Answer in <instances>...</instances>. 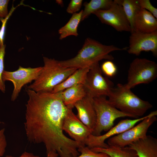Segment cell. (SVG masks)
<instances>
[{"label":"cell","instance_id":"cell-30","mask_svg":"<svg viewBox=\"0 0 157 157\" xmlns=\"http://www.w3.org/2000/svg\"><path fill=\"white\" fill-rule=\"evenodd\" d=\"M11 13H9L8 15L6 17L0 19L2 23V25L0 29V46L4 44L3 41L6 23L8 19L11 15Z\"/></svg>","mask_w":157,"mask_h":157},{"label":"cell","instance_id":"cell-19","mask_svg":"<svg viewBox=\"0 0 157 157\" xmlns=\"http://www.w3.org/2000/svg\"><path fill=\"white\" fill-rule=\"evenodd\" d=\"M96 153H103L110 157H138L135 151L129 146L118 147L108 146L106 148H94L91 149Z\"/></svg>","mask_w":157,"mask_h":157},{"label":"cell","instance_id":"cell-18","mask_svg":"<svg viewBox=\"0 0 157 157\" xmlns=\"http://www.w3.org/2000/svg\"><path fill=\"white\" fill-rule=\"evenodd\" d=\"M89 69V68L77 69L64 81L56 86L51 92L56 93L79 84H83Z\"/></svg>","mask_w":157,"mask_h":157},{"label":"cell","instance_id":"cell-5","mask_svg":"<svg viewBox=\"0 0 157 157\" xmlns=\"http://www.w3.org/2000/svg\"><path fill=\"white\" fill-rule=\"evenodd\" d=\"M106 97L100 96L93 98L96 121L92 134L94 136L101 135L103 131H108L113 127L115 120L118 118L128 117L135 119L133 116L117 109Z\"/></svg>","mask_w":157,"mask_h":157},{"label":"cell","instance_id":"cell-22","mask_svg":"<svg viewBox=\"0 0 157 157\" xmlns=\"http://www.w3.org/2000/svg\"><path fill=\"white\" fill-rule=\"evenodd\" d=\"M122 6L130 23L131 33L132 31L134 19L140 7L138 0H114Z\"/></svg>","mask_w":157,"mask_h":157},{"label":"cell","instance_id":"cell-14","mask_svg":"<svg viewBox=\"0 0 157 157\" xmlns=\"http://www.w3.org/2000/svg\"><path fill=\"white\" fill-rule=\"evenodd\" d=\"M77 111L76 115L79 119L92 132L95 127L96 115L93 98L87 95L75 104Z\"/></svg>","mask_w":157,"mask_h":157},{"label":"cell","instance_id":"cell-16","mask_svg":"<svg viewBox=\"0 0 157 157\" xmlns=\"http://www.w3.org/2000/svg\"><path fill=\"white\" fill-rule=\"evenodd\" d=\"M128 146L135 151L138 157H157V139L151 135H147Z\"/></svg>","mask_w":157,"mask_h":157},{"label":"cell","instance_id":"cell-2","mask_svg":"<svg viewBox=\"0 0 157 157\" xmlns=\"http://www.w3.org/2000/svg\"><path fill=\"white\" fill-rule=\"evenodd\" d=\"M128 47L120 48L114 45H105L90 38L86 39L81 49L76 56L71 59L59 61L60 65L66 67L77 69L89 68L99 61L106 59L112 61L113 57L109 53L117 51L126 50Z\"/></svg>","mask_w":157,"mask_h":157},{"label":"cell","instance_id":"cell-31","mask_svg":"<svg viewBox=\"0 0 157 157\" xmlns=\"http://www.w3.org/2000/svg\"><path fill=\"white\" fill-rule=\"evenodd\" d=\"M5 157H15L11 155H6ZM17 157H42L41 156L34 155L32 153L25 151L19 156Z\"/></svg>","mask_w":157,"mask_h":157},{"label":"cell","instance_id":"cell-9","mask_svg":"<svg viewBox=\"0 0 157 157\" xmlns=\"http://www.w3.org/2000/svg\"><path fill=\"white\" fill-rule=\"evenodd\" d=\"M42 67H39L25 68L19 66L18 69L15 71L4 70L2 76L3 81H11L14 85L11 98L12 101L16 100L24 86L37 79L41 72Z\"/></svg>","mask_w":157,"mask_h":157},{"label":"cell","instance_id":"cell-28","mask_svg":"<svg viewBox=\"0 0 157 157\" xmlns=\"http://www.w3.org/2000/svg\"><path fill=\"white\" fill-rule=\"evenodd\" d=\"M5 131L4 128L0 129V157H2L4 155L7 146Z\"/></svg>","mask_w":157,"mask_h":157},{"label":"cell","instance_id":"cell-24","mask_svg":"<svg viewBox=\"0 0 157 157\" xmlns=\"http://www.w3.org/2000/svg\"><path fill=\"white\" fill-rule=\"evenodd\" d=\"M78 151L81 153V154L76 157H110L104 153L95 152L86 146L81 147L78 149Z\"/></svg>","mask_w":157,"mask_h":157},{"label":"cell","instance_id":"cell-12","mask_svg":"<svg viewBox=\"0 0 157 157\" xmlns=\"http://www.w3.org/2000/svg\"><path fill=\"white\" fill-rule=\"evenodd\" d=\"M150 115V113L146 116L137 119L121 120L117 125L103 135L96 136L90 134L86 140L85 145L90 149L96 147L107 148L109 146L105 142L106 140L133 127L137 123L148 117Z\"/></svg>","mask_w":157,"mask_h":157},{"label":"cell","instance_id":"cell-29","mask_svg":"<svg viewBox=\"0 0 157 157\" xmlns=\"http://www.w3.org/2000/svg\"><path fill=\"white\" fill-rule=\"evenodd\" d=\"M9 1L0 0V19L6 17L8 15V6Z\"/></svg>","mask_w":157,"mask_h":157},{"label":"cell","instance_id":"cell-27","mask_svg":"<svg viewBox=\"0 0 157 157\" xmlns=\"http://www.w3.org/2000/svg\"><path fill=\"white\" fill-rule=\"evenodd\" d=\"M83 1L82 0H72L70 1L67 9V12L69 13H76L80 9Z\"/></svg>","mask_w":157,"mask_h":157},{"label":"cell","instance_id":"cell-33","mask_svg":"<svg viewBox=\"0 0 157 157\" xmlns=\"http://www.w3.org/2000/svg\"><path fill=\"white\" fill-rule=\"evenodd\" d=\"M1 123H2V122H1L0 121V124H1Z\"/></svg>","mask_w":157,"mask_h":157},{"label":"cell","instance_id":"cell-20","mask_svg":"<svg viewBox=\"0 0 157 157\" xmlns=\"http://www.w3.org/2000/svg\"><path fill=\"white\" fill-rule=\"evenodd\" d=\"M83 10L78 13L73 14L68 22L58 30L59 39L62 40L67 37L74 35L77 36L78 34L77 28L81 20Z\"/></svg>","mask_w":157,"mask_h":157},{"label":"cell","instance_id":"cell-26","mask_svg":"<svg viewBox=\"0 0 157 157\" xmlns=\"http://www.w3.org/2000/svg\"><path fill=\"white\" fill-rule=\"evenodd\" d=\"M141 8L148 11L157 19V8L151 4L149 0H138Z\"/></svg>","mask_w":157,"mask_h":157},{"label":"cell","instance_id":"cell-7","mask_svg":"<svg viewBox=\"0 0 157 157\" xmlns=\"http://www.w3.org/2000/svg\"><path fill=\"white\" fill-rule=\"evenodd\" d=\"M157 115V110L151 112L149 116L136 125L108 139L107 144L109 146L123 147L144 138L147 135V133L149 128L156 121Z\"/></svg>","mask_w":157,"mask_h":157},{"label":"cell","instance_id":"cell-11","mask_svg":"<svg viewBox=\"0 0 157 157\" xmlns=\"http://www.w3.org/2000/svg\"><path fill=\"white\" fill-rule=\"evenodd\" d=\"M128 52L130 54L139 55L142 51H151L157 56V31L144 33L137 31L131 33L129 37Z\"/></svg>","mask_w":157,"mask_h":157},{"label":"cell","instance_id":"cell-10","mask_svg":"<svg viewBox=\"0 0 157 157\" xmlns=\"http://www.w3.org/2000/svg\"><path fill=\"white\" fill-rule=\"evenodd\" d=\"M101 22L110 25L119 32L131 31L130 23L121 5L114 0L109 8L93 13Z\"/></svg>","mask_w":157,"mask_h":157},{"label":"cell","instance_id":"cell-25","mask_svg":"<svg viewBox=\"0 0 157 157\" xmlns=\"http://www.w3.org/2000/svg\"><path fill=\"white\" fill-rule=\"evenodd\" d=\"M101 69L106 76L111 77L116 73L117 68L115 64L111 61L108 60L102 64Z\"/></svg>","mask_w":157,"mask_h":157},{"label":"cell","instance_id":"cell-1","mask_svg":"<svg viewBox=\"0 0 157 157\" xmlns=\"http://www.w3.org/2000/svg\"><path fill=\"white\" fill-rule=\"evenodd\" d=\"M24 127L28 141L42 143L47 154L56 152L60 157H76L78 149L85 146L70 139L63 132V121L69 108L59 92H36L26 88Z\"/></svg>","mask_w":157,"mask_h":157},{"label":"cell","instance_id":"cell-4","mask_svg":"<svg viewBox=\"0 0 157 157\" xmlns=\"http://www.w3.org/2000/svg\"><path fill=\"white\" fill-rule=\"evenodd\" d=\"M109 101L121 112L131 115L135 119L142 116L153 107L148 101L143 100L127 88L118 83L108 96Z\"/></svg>","mask_w":157,"mask_h":157},{"label":"cell","instance_id":"cell-21","mask_svg":"<svg viewBox=\"0 0 157 157\" xmlns=\"http://www.w3.org/2000/svg\"><path fill=\"white\" fill-rule=\"evenodd\" d=\"M113 2V1L112 0H91L89 2H85L81 21L87 18L96 11L108 9Z\"/></svg>","mask_w":157,"mask_h":157},{"label":"cell","instance_id":"cell-32","mask_svg":"<svg viewBox=\"0 0 157 157\" xmlns=\"http://www.w3.org/2000/svg\"><path fill=\"white\" fill-rule=\"evenodd\" d=\"M58 154L55 151H51L47 154V157H58Z\"/></svg>","mask_w":157,"mask_h":157},{"label":"cell","instance_id":"cell-3","mask_svg":"<svg viewBox=\"0 0 157 157\" xmlns=\"http://www.w3.org/2000/svg\"><path fill=\"white\" fill-rule=\"evenodd\" d=\"M44 65L41 72L33 82L27 88L36 92H51L53 88L73 73L76 68L62 66L59 61L43 57Z\"/></svg>","mask_w":157,"mask_h":157},{"label":"cell","instance_id":"cell-13","mask_svg":"<svg viewBox=\"0 0 157 157\" xmlns=\"http://www.w3.org/2000/svg\"><path fill=\"white\" fill-rule=\"evenodd\" d=\"M63 129L75 141L83 145L92 131L69 109L64 119Z\"/></svg>","mask_w":157,"mask_h":157},{"label":"cell","instance_id":"cell-8","mask_svg":"<svg viewBox=\"0 0 157 157\" xmlns=\"http://www.w3.org/2000/svg\"><path fill=\"white\" fill-rule=\"evenodd\" d=\"M83 85L87 95L93 98L108 97L114 88L112 81L102 75L99 62L90 67Z\"/></svg>","mask_w":157,"mask_h":157},{"label":"cell","instance_id":"cell-15","mask_svg":"<svg viewBox=\"0 0 157 157\" xmlns=\"http://www.w3.org/2000/svg\"><path fill=\"white\" fill-rule=\"evenodd\" d=\"M134 31L144 33L157 31V19L150 13L141 8L134 19L131 32Z\"/></svg>","mask_w":157,"mask_h":157},{"label":"cell","instance_id":"cell-23","mask_svg":"<svg viewBox=\"0 0 157 157\" xmlns=\"http://www.w3.org/2000/svg\"><path fill=\"white\" fill-rule=\"evenodd\" d=\"M6 45L4 44L0 46V90L4 93L6 86L2 78L3 74L4 71V58L5 54Z\"/></svg>","mask_w":157,"mask_h":157},{"label":"cell","instance_id":"cell-6","mask_svg":"<svg viewBox=\"0 0 157 157\" xmlns=\"http://www.w3.org/2000/svg\"><path fill=\"white\" fill-rule=\"evenodd\" d=\"M157 77V64L145 58H136L131 63L126 87L130 89L141 84H148Z\"/></svg>","mask_w":157,"mask_h":157},{"label":"cell","instance_id":"cell-17","mask_svg":"<svg viewBox=\"0 0 157 157\" xmlns=\"http://www.w3.org/2000/svg\"><path fill=\"white\" fill-rule=\"evenodd\" d=\"M64 104L72 109L75 104L87 95L83 84H79L58 92Z\"/></svg>","mask_w":157,"mask_h":157}]
</instances>
